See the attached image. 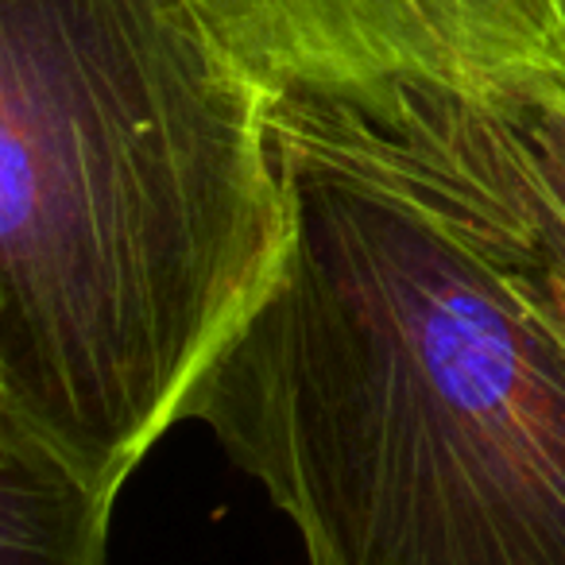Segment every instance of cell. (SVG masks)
<instances>
[{
	"label": "cell",
	"instance_id": "7a4b0ae2",
	"mask_svg": "<svg viewBox=\"0 0 565 565\" xmlns=\"http://www.w3.org/2000/svg\"><path fill=\"white\" fill-rule=\"evenodd\" d=\"M271 102L186 0H0V411L113 500L287 264Z\"/></svg>",
	"mask_w": 565,
	"mask_h": 565
},
{
	"label": "cell",
	"instance_id": "277c9868",
	"mask_svg": "<svg viewBox=\"0 0 565 565\" xmlns=\"http://www.w3.org/2000/svg\"><path fill=\"white\" fill-rule=\"evenodd\" d=\"M275 94L565 86V0H186Z\"/></svg>",
	"mask_w": 565,
	"mask_h": 565
},
{
	"label": "cell",
	"instance_id": "6da1fadb",
	"mask_svg": "<svg viewBox=\"0 0 565 565\" xmlns=\"http://www.w3.org/2000/svg\"><path fill=\"white\" fill-rule=\"evenodd\" d=\"M291 248L186 423L307 565H565V345L307 94H275Z\"/></svg>",
	"mask_w": 565,
	"mask_h": 565
},
{
	"label": "cell",
	"instance_id": "5b68a950",
	"mask_svg": "<svg viewBox=\"0 0 565 565\" xmlns=\"http://www.w3.org/2000/svg\"><path fill=\"white\" fill-rule=\"evenodd\" d=\"M117 500L0 411V565H109Z\"/></svg>",
	"mask_w": 565,
	"mask_h": 565
},
{
	"label": "cell",
	"instance_id": "3957f363",
	"mask_svg": "<svg viewBox=\"0 0 565 565\" xmlns=\"http://www.w3.org/2000/svg\"><path fill=\"white\" fill-rule=\"evenodd\" d=\"M315 102L364 156L469 236L565 345V86H392L364 102Z\"/></svg>",
	"mask_w": 565,
	"mask_h": 565
}]
</instances>
